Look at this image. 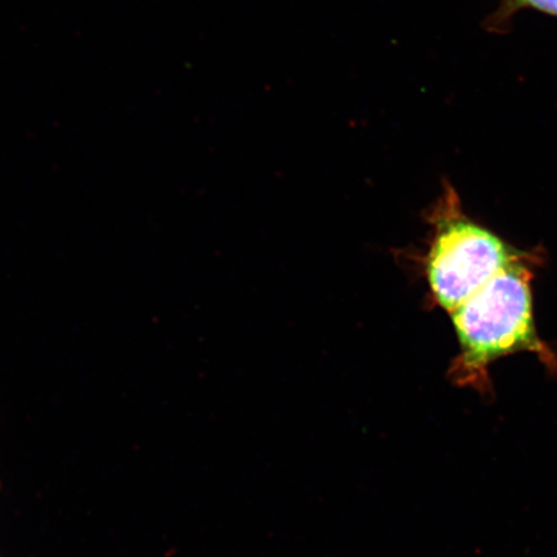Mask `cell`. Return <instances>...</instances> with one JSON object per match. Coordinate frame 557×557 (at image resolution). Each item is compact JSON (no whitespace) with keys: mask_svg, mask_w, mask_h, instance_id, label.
<instances>
[{"mask_svg":"<svg viewBox=\"0 0 557 557\" xmlns=\"http://www.w3.org/2000/svg\"><path fill=\"white\" fill-rule=\"evenodd\" d=\"M531 283V271L517 259L451 311L461 347L450 369L453 382L490 393L487 368L518 351L539 354L548 367L555 364L535 330Z\"/></svg>","mask_w":557,"mask_h":557,"instance_id":"6da1fadb","label":"cell"},{"mask_svg":"<svg viewBox=\"0 0 557 557\" xmlns=\"http://www.w3.org/2000/svg\"><path fill=\"white\" fill-rule=\"evenodd\" d=\"M517 259L490 230L462 215L442 212L424 259V274L435 301L451 312Z\"/></svg>","mask_w":557,"mask_h":557,"instance_id":"7a4b0ae2","label":"cell"},{"mask_svg":"<svg viewBox=\"0 0 557 557\" xmlns=\"http://www.w3.org/2000/svg\"><path fill=\"white\" fill-rule=\"evenodd\" d=\"M533 10L557 17V0H500L497 10L485 21L491 33H506L521 11Z\"/></svg>","mask_w":557,"mask_h":557,"instance_id":"3957f363","label":"cell"}]
</instances>
